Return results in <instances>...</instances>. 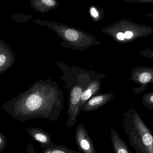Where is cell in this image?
<instances>
[{
  "label": "cell",
  "mask_w": 153,
  "mask_h": 153,
  "mask_svg": "<svg viewBox=\"0 0 153 153\" xmlns=\"http://www.w3.org/2000/svg\"><path fill=\"white\" fill-rule=\"evenodd\" d=\"M90 12H91V15L93 16V17L94 18H99V13L97 12V10L94 8V7H92L90 9Z\"/></svg>",
  "instance_id": "cell-21"
},
{
  "label": "cell",
  "mask_w": 153,
  "mask_h": 153,
  "mask_svg": "<svg viewBox=\"0 0 153 153\" xmlns=\"http://www.w3.org/2000/svg\"><path fill=\"white\" fill-rule=\"evenodd\" d=\"M123 125L129 144L137 153H153V135L134 107L123 114Z\"/></svg>",
  "instance_id": "cell-2"
},
{
  "label": "cell",
  "mask_w": 153,
  "mask_h": 153,
  "mask_svg": "<svg viewBox=\"0 0 153 153\" xmlns=\"http://www.w3.org/2000/svg\"><path fill=\"white\" fill-rule=\"evenodd\" d=\"M64 36L66 40H68L72 42L77 41L78 40L80 39L81 36H83L81 35L80 32H78L77 31L72 29H67V30H65Z\"/></svg>",
  "instance_id": "cell-14"
},
{
  "label": "cell",
  "mask_w": 153,
  "mask_h": 153,
  "mask_svg": "<svg viewBox=\"0 0 153 153\" xmlns=\"http://www.w3.org/2000/svg\"><path fill=\"white\" fill-rule=\"evenodd\" d=\"M117 39L119 41H121L123 43H124L125 40V35L122 32H118L117 35H116Z\"/></svg>",
  "instance_id": "cell-20"
},
{
  "label": "cell",
  "mask_w": 153,
  "mask_h": 153,
  "mask_svg": "<svg viewBox=\"0 0 153 153\" xmlns=\"http://www.w3.org/2000/svg\"><path fill=\"white\" fill-rule=\"evenodd\" d=\"M126 1L137 3L153 4V0H126Z\"/></svg>",
  "instance_id": "cell-19"
},
{
  "label": "cell",
  "mask_w": 153,
  "mask_h": 153,
  "mask_svg": "<svg viewBox=\"0 0 153 153\" xmlns=\"http://www.w3.org/2000/svg\"><path fill=\"white\" fill-rule=\"evenodd\" d=\"M139 55L147 58L153 59V50L150 49H145L139 52Z\"/></svg>",
  "instance_id": "cell-18"
},
{
  "label": "cell",
  "mask_w": 153,
  "mask_h": 153,
  "mask_svg": "<svg viewBox=\"0 0 153 153\" xmlns=\"http://www.w3.org/2000/svg\"><path fill=\"white\" fill-rule=\"evenodd\" d=\"M7 146V138L4 134L0 132V153L5 150Z\"/></svg>",
  "instance_id": "cell-16"
},
{
  "label": "cell",
  "mask_w": 153,
  "mask_h": 153,
  "mask_svg": "<svg viewBox=\"0 0 153 153\" xmlns=\"http://www.w3.org/2000/svg\"><path fill=\"white\" fill-rule=\"evenodd\" d=\"M114 29L115 32L124 33L125 37L124 43H129L153 34L152 27L126 19L118 22Z\"/></svg>",
  "instance_id": "cell-3"
},
{
  "label": "cell",
  "mask_w": 153,
  "mask_h": 153,
  "mask_svg": "<svg viewBox=\"0 0 153 153\" xmlns=\"http://www.w3.org/2000/svg\"><path fill=\"white\" fill-rule=\"evenodd\" d=\"M28 17L29 16L23 14H14L11 16L12 19L18 22H26L28 20Z\"/></svg>",
  "instance_id": "cell-17"
},
{
  "label": "cell",
  "mask_w": 153,
  "mask_h": 153,
  "mask_svg": "<svg viewBox=\"0 0 153 153\" xmlns=\"http://www.w3.org/2000/svg\"><path fill=\"white\" fill-rule=\"evenodd\" d=\"M129 80L141 86L132 90L134 93L139 94L147 90L150 84L153 83V67L137 66L132 68Z\"/></svg>",
  "instance_id": "cell-4"
},
{
  "label": "cell",
  "mask_w": 153,
  "mask_h": 153,
  "mask_svg": "<svg viewBox=\"0 0 153 153\" xmlns=\"http://www.w3.org/2000/svg\"><path fill=\"white\" fill-rule=\"evenodd\" d=\"M15 59L14 51L4 41L0 39V74L14 65Z\"/></svg>",
  "instance_id": "cell-7"
},
{
  "label": "cell",
  "mask_w": 153,
  "mask_h": 153,
  "mask_svg": "<svg viewBox=\"0 0 153 153\" xmlns=\"http://www.w3.org/2000/svg\"><path fill=\"white\" fill-rule=\"evenodd\" d=\"M77 148L83 153H96L95 147L87 130L82 123L78 124L75 132Z\"/></svg>",
  "instance_id": "cell-6"
},
{
  "label": "cell",
  "mask_w": 153,
  "mask_h": 153,
  "mask_svg": "<svg viewBox=\"0 0 153 153\" xmlns=\"http://www.w3.org/2000/svg\"><path fill=\"white\" fill-rule=\"evenodd\" d=\"M113 98L114 95L112 93H103L94 96L80 109V111L85 112L94 111L107 104Z\"/></svg>",
  "instance_id": "cell-9"
},
{
  "label": "cell",
  "mask_w": 153,
  "mask_h": 153,
  "mask_svg": "<svg viewBox=\"0 0 153 153\" xmlns=\"http://www.w3.org/2000/svg\"><path fill=\"white\" fill-rule=\"evenodd\" d=\"M100 83L97 81H93L90 84L87 88L83 92L80 101V109L86 103L87 101L91 99L93 95L97 93L100 89Z\"/></svg>",
  "instance_id": "cell-12"
},
{
  "label": "cell",
  "mask_w": 153,
  "mask_h": 153,
  "mask_svg": "<svg viewBox=\"0 0 153 153\" xmlns=\"http://www.w3.org/2000/svg\"><path fill=\"white\" fill-rule=\"evenodd\" d=\"M145 18H149L150 19L153 20V12H151L149 13H146L144 15Z\"/></svg>",
  "instance_id": "cell-22"
},
{
  "label": "cell",
  "mask_w": 153,
  "mask_h": 153,
  "mask_svg": "<svg viewBox=\"0 0 153 153\" xmlns=\"http://www.w3.org/2000/svg\"><path fill=\"white\" fill-rule=\"evenodd\" d=\"M83 90V87L77 85L73 87L70 93L67 111L68 119L66 125L68 128H72L77 122V117L81 112L79 107Z\"/></svg>",
  "instance_id": "cell-5"
},
{
  "label": "cell",
  "mask_w": 153,
  "mask_h": 153,
  "mask_svg": "<svg viewBox=\"0 0 153 153\" xmlns=\"http://www.w3.org/2000/svg\"><path fill=\"white\" fill-rule=\"evenodd\" d=\"M25 131L30 136L32 140L39 143L45 150L53 147L55 145L52 142V138L49 134L39 128H27Z\"/></svg>",
  "instance_id": "cell-8"
},
{
  "label": "cell",
  "mask_w": 153,
  "mask_h": 153,
  "mask_svg": "<svg viewBox=\"0 0 153 153\" xmlns=\"http://www.w3.org/2000/svg\"><path fill=\"white\" fill-rule=\"evenodd\" d=\"M64 107L63 93L57 86L38 81L2 107L13 119L23 122L36 119L56 121Z\"/></svg>",
  "instance_id": "cell-1"
},
{
  "label": "cell",
  "mask_w": 153,
  "mask_h": 153,
  "mask_svg": "<svg viewBox=\"0 0 153 153\" xmlns=\"http://www.w3.org/2000/svg\"><path fill=\"white\" fill-rule=\"evenodd\" d=\"M142 101L144 107L153 112V91L145 94L142 97Z\"/></svg>",
  "instance_id": "cell-15"
},
{
  "label": "cell",
  "mask_w": 153,
  "mask_h": 153,
  "mask_svg": "<svg viewBox=\"0 0 153 153\" xmlns=\"http://www.w3.org/2000/svg\"><path fill=\"white\" fill-rule=\"evenodd\" d=\"M43 153H78L63 146L55 145L53 147L45 150Z\"/></svg>",
  "instance_id": "cell-13"
},
{
  "label": "cell",
  "mask_w": 153,
  "mask_h": 153,
  "mask_svg": "<svg viewBox=\"0 0 153 153\" xmlns=\"http://www.w3.org/2000/svg\"><path fill=\"white\" fill-rule=\"evenodd\" d=\"M111 138L115 153H131L123 139L114 128L110 130Z\"/></svg>",
  "instance_id": "cell-10"
},
{
  "label": "cell",
  "mask_w": 153,
  "mask_h": 153,
  "mask_svg": "<svg viewBox=\"0 0 153 153\" xmlns=\"http://www.w3.org/2000/svg\"><path fill=\"white\" fill-rule=\"evenodd\" d=\"M30 5L34 9L41 13H45L57 7V3L54 0H33Z\"/></svg>",
  "instance_id": "cell-11"
}]
</instances>
